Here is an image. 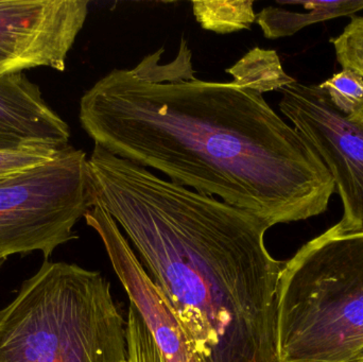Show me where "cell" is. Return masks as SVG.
Wrapping results in <instances>:
<instances>
[{"instance_id": "cell-17", "label": "cell", "mask_w": 363, "mask_h": 362, "mask_svg": "<svg viewBox=\"0 0 363 362\" xmlns=\"http://www.w3.org/2000/svg\"><path fill=\"white\" fill-rule=\"evenodd\" d=\"M23 144V142H17V140H6V138L0 137V147L17 146V145Z\"/></svg>"}, {"instance_id": "cell-6", "label": "cell", "mask_w": 363, "mask_h": 362, "mask_svg": "<svg viewBox=\"0 0 363 362\" xmlns=\"http://www.w3.org/2000/svg\"><path fill=\"white\" fill-rule=\"evenodd\" d=\"M279 110L330 170L342 199L339 234L363 233V123L342 114L318 84L296 82L279 89Z\"/></svg>"}, {"instance_id": "cell-19", "label": "cell", "mask_w": 363, "mask_h": 362, "mask_svg": "<svg viewBox=\"0 0 363 362\" xmlns=\"http://www.w3.org/2000/svg\"><path fill=\"white\" fill-rule=\"evenodd\" d=\"M363 361V349L362 351H360L359 353H358L357 356L355 357V359H354L353 362H359Z\"/></svg>"}, {"instance_id": "cell-3", "label": "cell", "mask_w": 363, "mask_h": 362, "mask_svg": "<svg viewBox=\"0 0 363 362\" xmlns=\"http://www.w3.org/2000/svg\"><path fill=\"white\" fill-rule=\"evenodd\" d=\"M125 361L127 320L100 272L44 261L0 310V362Z\"/></svg>"}, {"instance_id": "cell-14", "label": "cell", "mask_w": 363, "mask_h": 362, "mask_svg": "<svg viewBox=\"0 0 363 362\" xmlns=\"http://www.w3.org/2000/svg\"><path fill=\"white\" fill-rule=\"evenodd\" d=\"M319 85L336 108L347 116L363 104V77L355 70L345 68Z\"/></svg>"}, {"instance_id": "cell-13", "label": "cell", "mask_w": 363, "mask_h": 362, "mask_svg": "<svg viewBox=\"0 0 363 362\" xmlns=\"http://www.w3.org/2000/svg\"><path fill=\"white\" fill-rule=\"evenodd\" d=\"M63 148L44 142L0 147V182L50 163Z\"/></svg>"}, {"instance_id": "cell-15", "label": "cell", "mask_w": 363, "mask_h": 362, "mask_svg": "<svg viewBox=\"0 0 363 362\" xmlns=\"http://www.w3.org/2000/svg\"><path fill=\"white\" fill-rule=\"evenodd\" d=\"M128 361L166 362L150 331L135 308L130 307L127 319Z\"/></svg>"}, {"instance_id": "cell-20", "label": "cell", "mask_w": 363, "mask_h": 362, "mask_svg": "<svg viewBox=\"0 0 363 362\" xmlns=\"http://www.w3.org/2000/svg\"><path fill=\"white\" fill-rule=\"evenodd\" d=\"M6 263V259H0V270H1L2 266Z\"/></svg>"}, {"instance_id": "cell-16", "label": "cell", "mask_w": 363, "mask_h": 362, "mask_svg": "<svg viewBox=\"0 0 363 362\" xmlns=\"http://www.w3.org/2000/svg\"><path fill=\"white\" fill-rule=\"evenodd\" d=\"M330 42L334 45L337 61L343 69L355 70L363 77V17L351 16L342 33Z\"/></svg>"}, {"instance_id": "cell-7", "label": "cell", "mask_w": 363, "mask_h": 362, "mask_svg": "<svg viewBox=\"0 0 363 362\" xmlns=\"http://www.w3.org/2000/svg\"><path fill=\"white\" fill-rule=\"evenodd\" d=\"M87 0H0V74L64 72L89 14Z\"/></svg>"}, {"instance_id": "cell-9", "label": "cell", "mask_w": 363, "mask_h": 362, "mask_svg": "<svg viewBox=\"0 0 363 362\" xmlns=\"http://www.w3.org/2000/svg\"><path fill=\"white\" fill-rule=\"evenodd\" d=\"M0 137L23 142L69 145V125L23 72L0 74Z\"/></svg>"}, {"instance_id": "cell-4", "label": "cell", "mask_w": 363, "mask_h": 362, "mask_svg": "<svg viewBox=\"0 0 363 362\" xmlns=\"http://www.w3.org/2000/svg\"><path fill=\"white\" fill-rule=\"evenodd\" d=\"M362 349L363 233L330 229L281 269L277 362H353Z\"/></svg>"}, {"instance_id": "cell-5", "label": "cell", "mask_w": 363, "mask_h": 362, "mask_svg": "<svg viewBox=\"0 0 363 362\" xmlns=\"http://www.w3.org/2000/svg\"><path fill=\"white\" fill-rule=\"evenodd\" d=\"M89 159L67 145L50 163L0 182V259L42 253L77 239L74 225L93 206Z\"/></svg>"}, {"instance_id": "cell-11", "label": "cell", "mask_w": 363, "mask_h": 362, "mask_svg": "<svg viewBox=\"0 0 363 362\" xmlns=\"http://www.w3.org/2000/svg\"><path fill=\"white\" fill-rule=\"evenodd\" d=\"M226 72L233 77L235 84L262 95L267 91H279L296 82L286 74L277 51L260 47L251 49Z\"/></svg>"}, {"instance_id": "cell-12", "label": "cell", "mask_w": 363, "mask_h": 362, "mask_svg": "<svg viewBox=\"0 0 363 362\" xmlns=\"http://www.w3.org/2000/svg\"><path fill=\"white\" fill-rule=\"evenodd\" d=\"M192 10L203 29L219 34L249 30L256 21L252 0L194 1Z\"/></svg>"}, {"instance_id": "cell-8", "label": "cell", "mask_w": 363, "mask_h": 362, "mask_svg": "<svg viewBox=\"0 0 363 362\" xmlns=\"http://www.w3.org/2000/svg\"><path fill=\"white\" fill-rule=\"evenodd\" d=\"M87 225L101 238L117 278L127 291L166 362H202L174 308L153 282L116 221L100 202L84 216Z\"/></svg>"}, {"instance_id": "cell-1", "label": "cell", "mask_w": 363, "mask_h": 362, "mask_svg": "<svg viewBox=\"0 0 363 362\" xmlns=\"http://www.w3.org/2000/svg\"><path fill=\"white\" fill-rule=\"evenodd\" d=\"M162 55L115 68L83 94L79 118L96 145L271 227L326 212L330 170L262 94L196 79L184 38L174 61L163 65Z\"/></svg>"}, {"instance_id": "cell-10", "label": "cell", "mask_w": 363, "mask_h": 362, "mask_svg": "<svg viewBox=\"0 0 363 362\" xmlns=\"http://www.w3.org/2000/svg\"><path fill=\"white\" fill-rule=\"evenodd\" d=\"M304 6L306 12H294L279 8H264L256 15V21L268 38L294 35L303 28L313 23L330 21L337 17L353 16L363 10V0H337V1H294Z\"/></svg>"}, {"instance_id": "cell-21", "label": "cell", "mask_w": 363, "mask_h": 362, "mask_svg": "<svg viewBox=\"0 0 363 362\" xmlns=\"http://www.w3.org/2000/svg\"><path fill=\"white\" fill-rule=\"evenodd\" d=\"M125 362H131V361H125Z\"/></svg>"}, {"instance_id": "cell-2", "label": "cell", "mask_w": 363, "mask_h": 362, "mask_svg": "<svg viewBox=\"0 0 363 362\" xmlns=\"http://www.w3.org/2000/svg\"><path fill=\"white\" fill-rule=\"evenodd\" d=\"M94 199L123 229L202 362H277V300L285 263L255 215L94 146Z\"/></svg>"}, {"instance_id": "cell-22", "label": "cell", "mask_w": 363, "mask_h": 362, "mask_svg": "<svg viewBox=\"0 0 363 362\" xmlns=\"http://www.w3.org/2000/svg\"><path fill=\"white\" fill-rule=\"evenodd\" d=\"M359 362H363V361H359Z\"/></svg>"}, {"instance_id": "cell-18", "label": "cell", "mask_w": 363, "mask_h": 362, "mask_svg": "<svg viewBox=\"0 0 363 362\" xmlns=\"http://www.w3.org/2000/svg\"><path fill=\"white\" fill-rule=\"evenodd\" d=\"M351 116L355 117L356 119L363 123V104L353 115H351Z\"/></svg>"}]
</instances>
